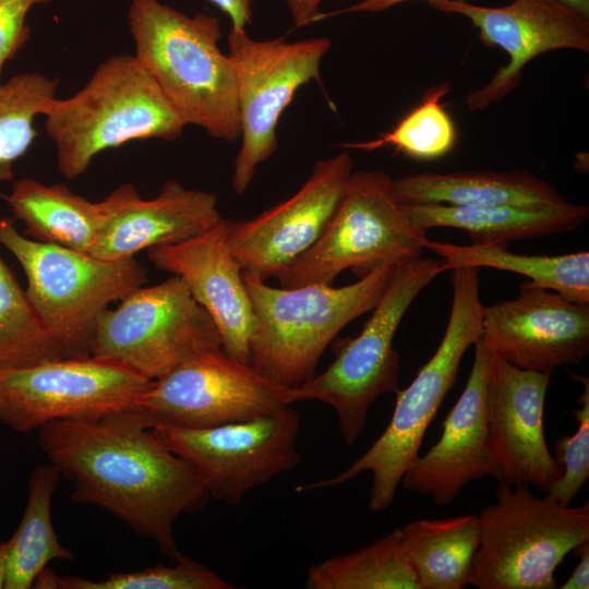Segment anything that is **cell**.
<instances>
[{
	"label": "cell",
	"instance_id": "obj_25",
	"mask_svg": "<svg viewBox=\"0 0 589 589\" xmlns=\"http://www.w3.org/2000/svg\"><path fill=\"white\" fill-rule=\"evenodd\" d=\"M506 242L459 245L428 240L425 249L440 255L443 272L460 266L490 267L528 277L525 288L555 291L570 301L589 303V252L561 255L512 253Z\"/></svg>",
	"mask_w": 589,
	"mask_h": 589
},
{
	"label": "cell",
	"instance_id": "obj_14",
	"mask_svg": "<svg viewBox=\"0 0 589 589\" xmlns=\"http://www.w3.org/2000/svg\"><path fill=\"white\" fill-rule=\"evenodd\" d=\"M300 413L291 405L209 428L155 426L154 435L200 474L211 496L239 504L251 490L299 465Z\"/></svg>",
	"mask_w": 589,
	"mask_h": 589
},
{
	"label": "cell",
	"instance_id": "obj_29",
	"mask_svg": "<svg viewBox=\"0 0 589 589\" xmlns=\"http://www.w3.org/2000/svg\"><path fill=\"white\" fill-rule=\"evenodd\" d=\"M59 82L40 72L0 81V183L14 177L13 166L36 137L35 119L56 99Z\"/></svg>",
	"mask_w": 589,
	"mask_h": 589
},
{
	"label": "cell",
	"instance_id": "obj_16",
	"mask_svg": "<svg viewBox=\"0 0 589 589\" xmlns=\"http://www.w3.org/2000/svg\"><path fill=\"white\" fill-rule=\"evenodd\" d=\"M352 168L348 152L318 160L292 196L252 219L231 221L228 244L242 273L267 281L309 251L333 218Z\"/></svg>",
	"mask_w": 589,
	"mask_h": 589
},
{
	"label": "cell",
	"instance_id": "obj_5",
	"mask_svg": "<svg viewBox=\"0 0 589 589\" xmlns=\"http://www.w3.org/2000/svg\"><path fill=\"white\" fill-rule=\"evenodd\" d=\"M44 117L68 179L83 175L106 149L136 140L172 141L187 127L135 55L108 58L76 94L53 99Z\"/></svg>",
	"mask_w": 589,
	"mask_h": 589
},
{
	"label": "cell",
	"instance_id": "obj_20",
	"mask_svg": "<svg viewBox=\"0 0 589 589\" xmlns=\"http://www.w3.org/2000/svg\"><path fill=\"white\" fill-rule=\"evenodd\" d=\"M231 220L221 218L206 231L175 244L147 250L160 271L181 277L205 309L221 337V348L249 363V342L255 327L252 302L228 236Z\"/></svg>",
	"mask_w": 589,
	"mask_h": 589
},
{
	"label": "cell",
	"instance_id": "obj_19",
	"mask_svg": "<svg viewBox=\"0 0 589 589\" xmlns=\"http://www.w3.org/2000/svg\"><path fill=\"white\" fill-rule=\"evenodd\" d=\"M466 386L443 421L440 440L407 469L400 483L409 491L430 495L444 506L469 482L492 477L501 480L494 460L485 409V390L492 349L482 335Z\"/></svg>",
	"mask_w": 589,
	"mask_h": 589
},
{
	"label": "cell",
	"instance_id": "obj_30",
	"mask_svg": "<svg viewBox=\"0 0 589 589\" xmlns=\"http://www.w3.org/2000/svg\"><path fill=\"white\" fill-rule=\"evenodd\" d=\"M1 245V244H0ZM63 358L0 254V371Z\"/></svg>",
	"mask_w": 589,
	"mask_h": 589
},
{
	"label": "cell",
	"instance_id": "obj_23",
	"mask_svg": "<svg viewBox=\"0 0 589 589\" xmlns=\"http://www.w3.org/2000/svg\"><path fill=\"white\" fill-rule=\"evenodd\" d=\"M423 229L436 227L466 231L472 243H497L572 231L589 216L587 205L566 201L550 206L464 207L444 204H401Z\"/></svg>",
	"mask_w": 589,
	"mask_h": 589
},
{
	"label": "cell",
	"instance_id": "obj_18",
	"mask_svg": "<svg viewBox=\"0 0 589 589\" xmlns=\"http://www.w3.org/2000/svg\"><path fill=\"white\" fill-rule=\"evenodd\" d=\"M551 374L519 369L493 352L485 390L491 448L501 480L548 493L562 467L548 448L543 412Z\"/></svg>",
	"mask_w": 589,
	"mask_h": 589
},
{
	"label": "cell",
	"instance_id": "obj_12",
	"mask_svg": "<svg viewBox=\"0 0 589 589\" xmlns=\"http://www.w3.org/2000/svg\"><path fill=\"white\" fill-rule=\"evenodd\" d=\"M294 402L293 388L217 348L154 380L132 409L148 429H201L243 421Z\"/></svg>",
	"mask_w": 589,
	"mask_h": 589
},
{
	"label": "cell",
	"instance_id": "obj_34",
	"mask_svg": "<svg viewBox=\"0 0 589 589\" xmlns=\"http://www.w3.org/2000/svg\"><path fill=\"white\" fill-rule=\"evenodd\" d=\"M51 0H0V76L4 64L13 59L29 37L26 16L35 5Z\"/></svg>",
	"mask_w": 589,
	"mask_h": 589
},
{
	"label": "cell",
	"instance_id": "obj_9",
	"mask_svg": "<svg viewBox=\"0 0 589 589\" xmlns=\"http://www.w3.org/2000/svg\"><path fill=\"white\" fill-rule=\"evenodd\" d=\"M428 240L399 202L394 178L381 170L352 171L321 238L276 278L287 288L333 285L346 269L362 277L421 257Z\"/></svg>",
	"mask_w": 589,
	"mask_h": 589
},
{
	"label": "cell",
	"instance_id": "obj_26",
	"mask_svg": "<svg viewBox=\"0 0 589 589\" xmlns=\"http://www.w3.org/2000/svg\"><path fill=\"white\" fill-rule=\"evenodd\" d=\"M420 589H464L479 546L478 515L419 519L400 528Z\"/></svg>",
	"mask_w": 589,
	"mask_h": 589
},
{
	"label": "cell",
	"instance_id": "obj_2",
	"mask_svg": "<svg viewBox=\"0 0 589 589\" xmlns=\"http://www.w3.org/2000/svg\"><path fill=\"white\" fill-rule=\"evenodd\" d=\"M128 20L136 58L184 124L214 139H239L236 72L219 47V20L159 0H132Z\"/></svg>",
	"mask_w": 589,
	"mask_h": 589
},
{
	"label": "cell",
	"instance_id": "obj_32",
	"mask_svg": "<svg viewBox=\"0 0 589 589\" xmlns=\"http://www.w3.org/2000/svg\"><path fill=\"white\" fill-rule=\"evenodd\" d=\"M171 566L157 565L131 573L111 574L101 580L58 576L46 567L34 581L39 589H233L207 566L181 555Z\"/></svg>",
	"mask_w": 589,
	"mask_h": 589
},
{
	"label": "cell",
	"instance_id": "obj_8",
	"mask_svg": "<svg viewBox=\"0 0 589 589\" xmlns=\"http://www.w3.org/2000/svg\"><path fill=\"white\" fill-rule=\"evenodd\" d=\"M442 273L443 261L432 257L397 265L359 335L336 340L333 363L293 388L296 401L317 400L335 410L347 445L365 430L373 402L398 389L400 357L393 346L395 334L414 299Z\"/></svg>",
	"mask_w": 589,
	"mask_h": 589
},
{
	"label": "cell",
	"instance_id": "obj_17",
	"mask_svg": "<svg viewBox=\"0 0 589 589\" xmlns=\"http://www.w3.org/2000/svg\"><path fill=\"white\" fill-rule=\"evenodd\" d=\"M482 337L494 353L524 370L552 372L589 352V303L520 287L513 300L483 309Z\"/></svg>",
	"mask_w": 589,
	"mask_h": 589
},
{
	"label": "cell",
	"instance_id": "obj_24",
	"mask_svg": "<svg viewBox=\"0 0 589 589\" xmlns=\"http://www.w3.org/2000/svg\"><path fill=\"white\" fill-rule=\"evenodd\" d=\"M25 236L89 253L106 221L104 201L91 202L65 184L46 185L33 178L12 184L4 195Z\"/></svg>",
	"mask_w": 589,
	"mask_h": 589
},
{
	"label": "cell",
	"instance_id": "obj_33",
	"mask_svg": "<svg viewBox=\"0 0 589 589\" xmlns=\"http://www.w3.org/2000/svg\"><path fill=\"white\" fill-rule=\"evenodd\" d=\"M584 385L578 398L580 408L574 410L577 431L563 436L554 444L555 459L562 467V476L546 493L561 504L570 505L589 478V380L574 376Z\"/></svg>",
	"mask_w": 589,
	"mask_h": 589
},
{
	"label": "cell",
	"instance_id": "obj_28",
	"mask_svg": "<svg viewBox=\"0 0 589 589\" xmlns=\"http://www.w3.org/2000/svg\"><path fill=\"white\" fill-rule=\"evenodd\" d=\"M310 589H420L400 528L349 554L328 557L306 574Z\"/></svg>",
	"mask_w": 589,
	"mask_h": 589
},
{
	"label": "cell",
	"instance_id": "obj_15",
	"mask_svg": "<svg viewBox=\"0 0 589 589\" xmlns=\"http://www.w3.org/2000/svg\"><path fill=\"white\" fill-rule=\"evenodd\" d=\"M433 9L467 17L486 47H498L508 56L493 77L470 92V111L500 103L521 83L526 64L546 51H589V17L561 0H512L503 7H484L466 0H429Z\"/></svg>",
	"mask_w": 589,
	"mask_h": 589
},
{
	"label": "cell",
	"instance_id": "obj_31",
	"mask_svg": "<svg viewBox=\"0 0 589 589\" xmlns=\"http://www.w3.org/2000/svg\"><path fill=\"white\" fill-rule=\"evenodd\" d=\"M448 92L449 83L445 82L429 91L422 101L389 132L370 141L347 143L341 146L365 152L392 146L397 153L422 160L437 159L447 155L457 141L454 121L441 104V99Z\"/></svg>",
	"mask_w": 589,
	"mask_h": 589
},
{
	"label": "cell",
	"instance_id": "obj_13",
	"mask_svg": "<svg viewBox=\"0 0 589 589\" xmlns=\"http://www.w3.org/2000/svg\"><path fill=\"white\" fill-rule=\"evenodd\" d=\"M152 383L120 362L91 354L2 370L0 422L26 433L55 420L125 411Z\"/></svg>",
	"mask_w": 589,
	"mask_h": 589
},
{
	"label": "cell",
	"instance_id": "obj_40",
	"mask_svg": "<svg viewBox=\"0 0 589 589\" xmlns=\"http://www.w3.org/2000/svg\"><path fill=\"white\" fill-rule=\"evenodd\" d=\"M577 10L582 15L589 17V0H561Z\"/></svg>",
	"mask_w": 589,
	"mask_h": 589
},
{
	"label": "cell",
	"instance_id": "obj_10",
	"mask_svg": "<svg viewBox=\"0 0 589 589\" xmlns=\"http://www.w3.org/2000/svg\"><path fill=\"white\" fill-rule=\"evenodd\" d=\"M221 348L209 314L176 275L135 288L99 317L89 354L120 362L156 380L201 352Z\"/></svg>",
	"mask_w": 589,
	"mask_h": 589
},
{
	"label": "cell",
	"instance_id": "obj_6",
	"mask_svg": "<svg viewBox=\"0 0 589 589\" xmlns=\"http://www.w3.org/2000/svg\"><path fill=\"white\" fill-rule=\"evenodd\" d=\"M0 244L22 266L28 302L65 358L89 356L96 324L109 304L147 281L134 257L104 260L37 241L9 218L0 219Z\"/></svg>",
	"mask_w": 589,
	"mask_h": 589
},
{
	"label": "cell",
	"instance_id": "obj_37",
	"mask_svg": "<svg viewBox=\"0 0 589 589\" xmlns=\"http://www.w3.org/2000/svg\"><path fill=\"white\" fill-rule=\"evenodd\" d=\"M323 0H286L296 27L318 22L320 5Z\"/></svg>",
	"mask_w": 589,
	"mask_h": 589
},
{
	"label": "cell",
	"instance_id": "obj_7",
	"mask_svg": "<svg viewBox=\"0 0 589 589\" xmlns=\"http://www.w3.org/2000/svg\"><path fill=\"white\" fill-rule=\"evenodd\" d=\"M498 481L481 510L469 585L479 589H553L564 557L589 540V502L564 505L527 485Z\"/></svg>",
	"mask_w": 589,
	"mask_h": 589
},
{
	"label": "cell",
	"instance_id": "obj_22",
	"mask_svg": "<svg viewBox=\"0 0 589 589\" xmlns=\"http://www.w3.org/2000/svg\"><path fill=\"white\" fill-rule=\"evenodd\" d=\"M394 184L401 204L539 207L567 201L551 183L522 170L418 172L395 178Z\"/></svg>",
	"mask_w": 589,
	"mask_h": 589
},
{
	"label": "cell",
	"instance_id": "obj_36",
	"mask_svg": "<svg viewBox=\"0 0 589 589\" xmlns=\"http://www.w3.org/2000/svg\"><path fill=\"white\" fill-rule=\"evenodd\" d=\"M579 557L568 579L560 587L561 589H588L589 588V540L580 543L573 550Z\"/></svg>",
	"mask_w": 589,
	"mask_h": 589
},
{
	"label": "cell",
	"instance_id": "obj_1",
	"mask_svg": "<svg viewBox=\"0 0 589 589\" xmlns=\"http://www.w3.org/2000/svg\"><path fill=\"white\" fill-rule=\"evenodd\" d=\"M38 430L49 461L73 483V501L106 509L172 561L182 555L173 524L202 509L211 495L194 468L161 444L133 409L55 420Z\"/></svg>",
	"mask_w": 589,
	"mask_h": 589
},
{
	"label": "cell",
	"instance_id": "obj_39",
	"mask_svg": "<svg viewBox=\"0 0 589 589\" xmlns=\"http://www.w3.org/2000/svg\"><path fill=\"white\" fill-rule=\"evenodd\" d=\"M8 541L0 542V589H4L7 577Z\"/></svg>",
	"mask_w": 589,
	"mask_h": 589
},
{
	"label": "cell",
	"instance_id": "obj_27",
	"mask_svg": "<svg viewBox=\"0 0 589 589\" xmlns=\"http://www.w3.org/2000/svg\"><path fill=\"white\" fill-rule=\"evenodd\" d=\"M62 478L50 461L35 467L28 480V496L23 518L8 541L4 589L33 588L39 573L53 560L72 561L52 527V496Z\"/></svg>",
	"mask_w": 589,
	"mask_h": 589
},
{
	"label": "cell",
	"instance_id": "obj_38",
	"mask_svg": "<svg viewBox=\"0 0 589 589\" xmlns=\"http://www.w3.org/2000/svg\"><path fill=\"white\" fill-rule=\"evenodd\" d=\"M407 1H412V0H362L360 2L351 4L350 7H347V8L334 11V12H328V13L321 12L318 22L329 16L342 14V13L382 12ZM425 1H429V0H425Z\"/></svg>",
	"mask_w": 589,
	"mask_h": 589
},
{
	"label": "cell",
	"instance_id": "obj_35",
	"mask_svg": "<svg viewBox=\"0 0 589 589\" xmlns=\"http://www.w3.org/2000/svg\"><path fill=\"white\" fill-rule=\"evenodd\" d=\"M231 20L232 27L245 29L252 23L254 0H209Z\"/></svg>",
	"mask_w": 589,
	"mask_h": 589
},
{
	"label": "cell",
	"instance_id": "obj_21",
	"mask_svg": "<svg viewBox=\"0 0 589 589\" xmlns=\"http://www.w3.org/2000/svg\"><path fill=\"white\" fill-rule=\"evenodd\" d=\"M103 201L107 217L89 253L104 260L130 259L153 247L179 243L223 218L213 193L176 180L166 181L151 200L124 183Z\"/></svg>",
	"mask_w": 589,
	"mask_h": 589
},
{
	"label": "cell",
	"instance_id": "obj_4",
	"mask_svg": "<svg viewBox=\"0 0 589 589\" xmlns=\"http://www.w3.org/2000/svg\"><path fill=\"white\" fill-rule=\"evenodd\" d=\"M395 268L378 266L342 287H272L243 273L255 316L249 363L284 386L305 383L316 374L322 354L338 333L374 309Z\"/></svg>",
	"mask_w": 589,
	"mask_h": 589
},
{
	"label": "cell",
	"instance_id": "obj_11",
	"mask_svg": "<svg viewBox=\"0 0 589 589\" xmlns=\"http://www.w3.org/2000/svg\"><path fill=\"white\" fill-rule=\"evenodd\" d=\"M330 46L327 37L256 40L245 29H230L228 55L236 72L241 139L231 175L236 194L249 189L259 166L277 151L281 113L301 86L320 81Z\"/></svg>",
	"mask_w": 589,
	"mask_h": 589
},
{
	"label": "cell",
	"instance_id": "obj_3",
	"mask_svg": "<svg viewBox=\"0 0 589 589\" xmlns=\"http://www.w3.org/2000/svg\"><path fill=\"white\" fill-rule=\"evenodd\" d=\"M452 271L453 300L443 338L413 381L395 392V408L384 432L347 469L302 485L300 491L336 486L370 471L369 508L383 512L393 504L405 472L419 456L430 423L455 386L465 352L482 335L484 305L480 299L479 268L460 266Z\"/></svg>",
	"mask_w": 589,
	"mask_h": 589
}]
</instances>
